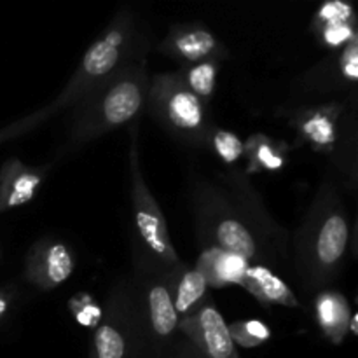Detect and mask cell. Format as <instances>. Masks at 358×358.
<instances>
[{
	"instance_id": "cell-9",
	"label": "cell",
	"mask_w": 358,
	"mask_h": 358,
	"mask_svg": "<svg viewBox=\"0 0 358 358\" xmlns=\"http://www.w3.org/2000/svg\"><path fill=\"white\" fill-rule=\"evenodd\" d=\"M350 241V226L346 217L334 210L322 219L315 234V268L322 275H331L345 259Z\"/></svg>"
},
{
	"instance_id": "cell-19",
	"label": "cell",
	"mask_w": 358,
	"mask_h": 358,
	"mask_svg": "<svg viewBox=\"0 0 358 358\" xmlns=\"http://www.w3.org/2000/svg\"><path fill=\"white\" fill-rule=\"evenodd\" d=\"M91 358H126L124 336L114 325L103 324L94 329Z\"/></svg>"
},
{
	"instance_id": "cell-28",
	"label": "cell",
	"mask_w": 358,
	"mask_h": 358,
	"mask_svg": "<svg viewBox=\"0 0 358 358\" xmlns=\"http://www.w3.org/2000/svg\"><path fill=\"white\" fill-rule=\"evenodd\" d=\"M185 358H203V357L198 353V357H185Z\"/></svg>"
},
{
	"instance_id": "cell-20",
	"label": "cell",
	"mask_w": 358,
	"mask_h": 358,
	"mask_svg": "<svg viewBox=\"0 0 358 358\" xmlns=\"http://www.w3.org/2000/svg\"><path fill=\"white\" fill-rule=\"evenodd\" d=\"M227 327H229V334L234 345H240L248 350L264 345L271 338V329L261 320H240Z\"/></svg>"
},
{
	"instance_id": "cell-10",
	"label": "cell",
	"mask_w": 358,
	"mask_h": 358,
	"mask_svg": "<svg viewBox=\"0 0 358 358\" xmlns=\"http://www.w3.org/2000/svg\"><path fill=\"white\" fill-rule=\"evenodd\" d=\"M48 166H28L9 159L0 171V212L27 205L44 182Z\"/></svg>"
},
{
	"instance_id": "cell-27",
	"label": "cell",
	"mask_w": 358,
	"mask_h": 358,
	"mask_svg": "<svg viewBox=\"0 0 358 358\" xmlns=\"http://www.w3.org/2000/svg\"><path fill=\"white\" fill-rule=\"evenodd\" d=\"M357 315H352V318H350V324H348V331L352 332L353 336H357L358 334V331H357Z\"/></svg>"
},
{
	"instance_id": "cell-21",
	"label": "cell",
	"mask_w": 358,
	"mask_h": 358,
	"mask_svg": "<svg viewBox=\"0 0 358 358\" xmlns=\"http://www.w3.org/2000/svg\"><path fill=\"white\" fill-rule=\"evenodd\" d=\"M336 23H357L355 10H353V7L350 3L341 2V0L325 2L315 13L313 21H311V30L317 31L320 28L327 27V24Z\"/></svg>"
},
{
	"instance_id": "cell-15",
	"label": "cell",
	"mask_w": 358,
	"mask_h": 358,
	"mask_svg": "<svg viewBox=\"0 0 358 358\" xmlns=\"http://www.w3.org/2000/svg\"><path fill=\"white\" fill-rule=\"evenodd\" d=\"M289 145L282 140L271 138L264 133H255L243 142V156L247 159L248 173L280 171L289 161Z\"/></svg>"
},
{
	"instance_id": "cell-23",
	"label": "cell",
	"mask_w": 358,
	"mask_h": 358,
	"mask_svg": "<svg viewBox=\"0 0 358 358\" xmlns=\"http://www.w3.org/2000/svg\"><path fill=\"white\" fill-rule=\"evenodd\" d=\"M70 311L79 325L87 329H96L101 322V308L90 294L80 292L73 296L69 303Z\"/></svg>"
},
{
	"instance_id": "cell-17",
	"label": "cell",
	"mask_w": 358,
	"mask_h": 358,
	"mask_svg": "<svg viewBox=\"0 0 358 358\" xmlns=\"http://www.w3.org/2000/svg\"><path fill=\"white\" fill-rule=\"evenodd\" d=\"M147 304H149V317L152 331L159 338H170L178 327L177 310L173 306L168 283H154L147 292Z\"/></svg>"
},
{
	"instance_id": "cell-3",
	"label": "cell",
	"mask_w": 358,
	"mask_h": 358,
	"mask_svg": "<svg viewBox=\"0 0 358 358\" xmlns=\"http://www.w3.org/2000/svg\"><path fill=\"white\" fill-rule=\"evenodd\" d=\"M147 105L159 124L175 138L189 145L208 143L213 128L206 105L185 87L178 72L154 76Z\"/></svg>"
},
{
	"instance_id": "cell-11",
	"label": "cell",
	"mask_w": 358,
	"mask_h": 358,
	"mask_svg": "<svg viewBox=\"0 0 358 358\" xmlns=\"http://www.w3.org/2000/svg\"><path fill=\"white\" fill-rule=\"evenodd\" d=\"M248 268L250 264L243 257L227 254L217 247L203 250L198 259V264H196V269L201 273L208 287H213V289H220V287L231 285V283L243 287Z\"/></svg>"
},
{
	"instance_id": "cell-18",
	"label": "cell",
	"mask_w": 358,
	"mask_h": 358,
	"mask_svg": "<svg viewBox=\"0 0 358 358\" xmlns=\"http://www.w3.org/2000/svg\"><path fill=\"white\" fill-rule=\"evenodd\" d=\"M219 62L208 59V62L192 63V65H184L178 72L182 83L185 84L189 91L194 94L203 103H208L212 100L217 87V76H219Z\"/></svg>"
},
{
	"instance_id": "cell-5",
	"label": "cell",
	"mask_w": 358,
	"mask_h": 358,
	"mask_svg": "<svg viewBox=\"0 0 358 358\" xmlns=\"http://www.w3.org/2000/svg\"><path fill=\"white\" fill-rule=\"evenodd\" d=\"M178 329L194 343L203 358H240L226 320L212 304H203L191 317L182 318Z\"/></svg>"
},
{
	"instance_id": "cell-22",
	"label": "cell",
	"mask_w": 358,
	"mask_h": 358,
	"mask_svg": "<svg viewBox=\"0 0 358 358\" xmlns=\"http://www.w3.org/2000/svg\"><path fill=\"white\" fill-rule=\"evenodd\" d=\"M208 143L226 164H234L243 156V140L227 129L213 128L208 136Z\"/></svg>"
},
{
	"instance_id": "cell-14",
	"label": "cell",
	"mask_w": 358,
	"mask_h": 358,
	"mask_svg": "<svg viewBox=\"0 0 358 358\" xmlns=\"http://www.w3.org/2000/svg\"><path fill=\"white\" fill-rule=\"evenodd\" d=\"M243 289L248 290L262 306H271V304L285 308L299 306V301H297L296 294L289 289V285H285L282 278H278L264 266L248 268Z\"/></svg>"
},
{
	"instance_id": "cell-26",
	"label": "cell",
	"mask_w": 358,
	"mask_h": 358,
	"mask_svg": "<svg viewBox=\"0 0 358 358\" xmlns=\"http://www.w3.org/2000/svg\"><path fill=\"white\" fill-rule=\"evenodd\" d=\"M10 304V296L7 292H0V318L6 315V311L9 310Z\"/></svg>"
},
{
	"instance_id": "cell-24",
	"label": "cell",
	"mask_w": 358,
	"mask_h": 358,
	"mask_svg": "<svg viewBox=\"0 0 358 358\" xmlns=\"http://www.w3.org/2000/svg\"><path fill=\"white\" fill-rule=\"evenodd\" d=\"M357 23H336L327 24V27L320 28L315 31L320 42L331 49H339L348 45L350 42L357 41Z\"/></svg>"
},
{
	"instance_id": "cell-25",
	"label": "cell",
	"mask_w": 358,
	"mask_h": 358,
	"mask_svg": "<svg viewBox=\"0 0 358 358\" xmlns=\"http://www.w3.org/2000/svg\"><path fill=\"white\" fill-rule=\"evenodd\" d=\"M339 70L345 83L355 84L358 79V38L343 48L339 56Z\"/></svg>"
},
{
	"instance_id": "cell-1",
	"label": "cell",
	"mask_w": 358,
	"mask_h": 358,
	"mask_svg": "<svg viewBox=\"0 0 358 358\" xmlns=\"http://www.w3.org/2000/svg\"><path fill=\"white\" fill-rule=\"evenodd\" d=\"M145 62L129 63L79 101L73 114L72 143L91 142L135 121L149 101Z\"/></svg>"
},
{
	"instance_id": "cell-2",
	"label": "cell",
	"mask_w": 358,
	"mask_h": 358,
	"mask_svg": "<svg viewBox=\"0 0 358 358\" xmlns=\"http://www.w3.org/2000/svg\"><path fill=\"white\" fill-rule=\"evenodd\" d=\"M135 23L128 10H122L105 28L103 34L87 48L79 66L59 93L55 103L49 105L51 112L77 105L86 94L110 79L112 76L128 66L135 49Z\"/></svg>"
},
{
	"instance_id": "cell-12",
	"label": "cell",
	"mask_w": 358,
	"mask_h": 358,
	"mask_svg": "<svg viewBox=\"0 0 358 358\" xmlns=\"http://www.w3.org/2000/svg\"><path fill=\"white\" fill-rule=\"evenodd\" d=\"M352 315L348 299L336 290L322 292L315 299L317 324L332 345H341L345 341Z\"/></svg>"
},
{
	"instance_id": "cell-13",
	"label": "cell",
	"mask_w": 358,
	"mask_h": 358,
	"mask_svg": "<svg viewBox=\"0 0 358 358\" xmlns=\"http://www.w3.org/2000/svg\"><path fill=\"white\" fill-rule=\"evenodd\" d=\"M168 289H170L178 318L182 320V318L191 317L203 306L208 283L196 268L187 269L177 266L173 268V280L170 282Z\"/></svg>"
},
{
	"instance_id": "cell-16",
	"label": "cell",
	"mask_w": 358,
	"mask_h": 358,
	"mask_svg": "<svg viewBox=\"0 0 358 358\" xmlns=\"http://www.w3.org/2000/svg\"><path fill=\"white\" fill-rule=\"evenodd\" d=\"M213 240L217 248L243 257L248 262L257 257V243L254 234L236 217L224 215L217 219L213 224Z\"/></svg>"
},
{
	"instance_id": "cell-8",
	"label": "cell",
	"mask_w": 358,
	"mask_h": 358,
	"mask_svg": "<svg viewBox=\"0 0 358 358\" xmlns=\"http://www.w3.org/2000/svg\"><path fill=\"white\" fill-rule=\"evenodd\" d=\"M341 105H320V107L301 108L290 117L296 129L297 140L322 154H331L338 143V119Z\"/></svg>"
},
{
	"instance_id": "cell-4",
	"label": "cell",
	"mask_w": 358,
	"mask_h": 358,
	"mask_svg": "<svg viewBox=\"0 0 358 358\" xmlns=\"http://www.w3.org/2000/svg\"><path fill=\"white\" fill-rule=\"evenodd\" d=\"M129 175H131L133 217L140 240L154 259L163 262L168 268H177L180 266V259L170 240L166 219L140 170L135 129H131V142H129Z\"/></svg>"
},
{
	"instance_id": "cell-7",
	"label": "cell",
	"mask_w": 358,
	"mask_h": 358,
	"mask_svg": "<svg viewBox=\"0 0 358 358\" xmlns=\"http://www.w3.org/2000/svg\"><path fill=\"white\" fill-rule=\"evenodd\" d=\"M72 250L56 240H41L27 257V280L41 290H51L65 283L73 271Z\"/></svg>"
},
{
	"instance_id": "cell-6",
	"label": "cell",
	"mask_w": 358,
	"mask_h": 358,
	"mask_svg": "<svg viewBox=\"0 0 358 358\" xmlns=\"http://www.w3.org/2000/svg\"><path fill=\"white\" fill-rule=\"evenodd\" d=\"M159 51L170 58L180 59L184 65L208 62V59L219 62L227 55L222 42L208 30V27L201 23H185L171 27Z\"/></svg>"
}]
</instances>
